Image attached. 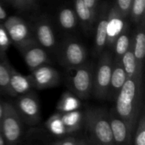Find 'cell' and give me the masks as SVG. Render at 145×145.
<instances>
[{
  "instance_id": "1",
  "label": "cell",
  "mask_w": 145,
  "mask_h": 145,
  "mask_svg": "<svg viewBox=\"0 0 145 145\" xmlns=\"http://www.w3.org/2000/svg\"><path fill=\"white\" fill-rule=\"evenodd\" d=\"M116 114L133 132L143 110V76L127 78L114 101Z\"/></svg>"
},
{
  "instance_id": "2",
  "label": "cell",
  "mask_w": 145,
  "mask_h": 145,
  "mask_svg": "<svg viewBox=\"0 0 145 145\" xmlns=\"http://www.w3.org/2000/svg\"><path fill=\"white\" fill-rule=\"evenodd\" d=\"M83 125L88 135V141L100 145H115L107 109L88 108L83 113Z\"/></svg>"
},
{
  "instance_id": "3",
  "label": "cell",
  "mask_w": 145,
  "mask_h": 145,
  "mask_svg": "<svg viewBox=\"0 0 145 145\" xmlns=\"http://www.w3.org/2000/svg\"><path fill=\"white\" fill-rule=\"evenodd\" d=\"M94 66V63L86 62L80 66L65 68V85L81 100H87L92 96Z\"/></svg>"
},
{
  "instance_id": "4",
  "label": "cell",
  "mask_w": 145,
  "mask_h": 145,
  "mask_svg": "<svg viewBox=\"0 0 145 145\" xmlns=\"http://www.w3.org/2000/svg\"><path fill=\"white\" fill-rule=\"evenodd\" d=\"M114 57L110 50H105L94 66L92 96L98 100H107Z\"/></svg>"
},
{
  "instance_id": "5",
  "label": "cell",
  "mask_w": 145,
  "mask_h": 145,
  "mask_svg": "<svg viewBox=\"0 0 145 145\" xmlns=\"http://www.w3.org/2000/svg\"><path fill=\"white\" fill-rule=\"evenodd\" d=\"M24 123L13 103L4 102V112L0 123V132L7 145H17L23 135Z\"/></svg>"
},
{
  "instance_id": "6",
  "label": "cell",
  "mask_w": 145,
  "mask_h": 145,
  "mask_svg": "<svg viewBox=\"0 0 145 145\" xmlns=\"http://www.w3.org/2000/svg\"><path fill=\"white\" fill-rule=\"evenodd\" d=\"M57 56L59 64L65 68H70L86 62L88 51L79 40L68 38L60 43Z\"/></svg>"
},
{
  "instance_id": "7",
  "label": "cell",
  "mask_w": 145,
  "mask_h": 145,
  "mask_svg": "<svg viewBox=\"0 0 145 145\" xmlns=\"http://www.w3.org/2000/svg\"><path fill=\"white\" fill-rule=\"evenodd\" d=\"M13 104L24 124L35 126L40 122V103L37 96L32 91L17 97Z\"/></svg>"
},
{
  "instance_id": "8",
  "label": "cell",
  "mask_w": 145,
  "mask_h": 145,
  "mask_svg": "<svg viewBox=\"0 0 145 145\" xmlns=\"http://www.w3.org/2000/svg\"><path fill=\"white\" fill-rule=\"evenodd\" d=\"M11 44L16 48L28 41L34 39L32 28L25 20L18 15H9L3 21Z\"/></svg>"
},
{
  "instance_id": "9",
  "label": "cell",
  "mask_w": 145,
  "mask_h": 145,
  "mask_svg": "<svg viewBox=\"0 0 145 145\" xmlns=\"http://www.w3.org/2000/svg\"><path fill=\"white\" fill-rule=\"evenodd\" d=\"M17 49L20 52L30 72L49 62L48 51L42 48L35 38L18 46Z\"/></svg>"
},
{
  "instance_id": "10",
  "label": "cell",
  "mask_w": 145,
  "mask_h": 145,
  "mask_svg": "<svg viewBox=\"0 0 145 145\" xmlns=\"http://www.w3.org/2000/svg\"><path fill=\"white\" fill-rule=\"evenodd\" d=\"M108 3H103L99 5L97 17L94 25V49L95 56H99L107 47V24L110 10Z\"/></svg>"
},
{
  "instance_id": "11",
  "label": "cell",
  "mask_w": 145,
  "mask_h": 145,
  "mask_svg": "<svg viewBox=\"0 0 145 145\" xmlns=\"http://www.w3.org/2000/svg\"><path fill=\"white\" fill-rule=\"evenodd\" d=\"M30 76L33 89L37 90H46L58 86L61 79L59 72L48 64H44L31 71Z\"/></svg>"
},
{
  "instance_id": "12",
  "label": "cell",
  "mask_w": 145,
  "mask_h": 145,
  "mask_svg": "<svg viewBox=\"0 0 145 145\" xmlns=\"http://www.w3.org/2000/svg\"><path fill=\"white\" fill-rule=\"evenodd\" d=\"M32 32L35 40L47 51H53L56 47V38L50 21L45 16L37 18L33 26Z\"/></svg>"
},
{
  "instance_id": "13",
  "label": "cell",
  "mask_w": 145,
  "mask_h": 145,
  "mask_svg": "<svg viewBox=\"0 0 145 145\" xmlns=\"http://www.w3.org/2000/svg\"><path fill=\"white\" fill-rule=\"evenodd\" d=\"M109 117L115 145H132L133 132L116 114L114 108L109 109Z\"/></svg>"
},
{
  "instance_id": "14",
  "label": "cell",
  "mask_w": 145,
  "mask_h": 145,
  "mask_svg": "<svg viewBox=\"0 0 145 145\" xmlns=\"http://www.w3.org/2000/svg\"><path fill=\"white\" fill-rule=\"evenodd\" d=\"M32 89L33 85L30 74L24 75L12 67L10 71L8 95L12 97H17L32 91Z\"/></svg>"
},
{
  "instance_id": "15",
  "label": "cell",
  "mask_w": 145,
  "mask_h": 145,
  "mask_svg": "<svg viewBox=\"0 0 145 145\" xmlns=\"http://www.w3.org/2000/svg\"><path fill=\"white\" fill-rule=\"evenodd\" d=\"M74 10L76 15L78 23L82 26L86 32L93 31L95 21L97 17V11L89 9L82 0H74Z\"/></svg>"
},
{
  "instance_id": "16",
  "label": "cell",
  "mask_w": 145,
  "mask_h": 145,
  "mask_svg": "<svg viewBox=\"0 0 145 145\" xmlns=\"http://www.w3.org/2000/svg\"><path fill=\"white\" fill-rule=\"evenodd\" d=\"M127 79V76L121 63V61L114 59L107 100L112 102L115 101L119 91H121V87L123 86Z\"/></svg>"
},
{
  "instance_id": "17",
  "label": "cell",
  "mask_w": 145,
  "mask_h": 145,
  "mask_svg": "<svg viewBox=\"0 0 145 145\" xmlns=\"http://www.w3.org/2000/svg\"><path fill=\"white\" fill-rule=\"evenodd\" d=\"M124 18L117 11V9L113 5L110 8L108 15V24H107V44L106 47L111 48L117 36L120 34L124 27L125 21Z\"/></svg>"
},
{
  "instance_id": "18",
  "label": "cell",
  "mask_w": 145,
  "mask_h": 145,
  "mask_svg": "<svg viewBox=\"0 0 145 145\" xmlns=\"http://www.w3.org/2000/svg\"><path fill=\"white\" fill-rule=\"evenodd\" d=\"M134 38H133V51L136 58L138 68L141 72L144 69V62L145 57V17L138 22Z\"/></svg>"
},
{
  "instance_id": "19",
  "label": "cell",
  "mask_w": 145,
  "mask_h": 145,
  "mask_svg": "<svg viewBox=\"0 0 145 145\" xmlns=\"http://www.w3.org/2000/svg\"><path fill=\"white\" fill-rule=\"evenodd\" d=\"M132 44H133V38L130 33L129 25L126 22L123 29L116 38L114 44L112 46L114 48V54H115V56H113L114 59L121 61L122 56L131 48Z\"/></svg>"
},
{
  "instance_id": "20",
  "label": "cell",
  "mask_w": 145,
  "mask_h": 145,
  "mask_svg": "<svg viewBox=\"0 0 145 145\" xmlns=\"http://www.w3.org/2000/svg\"><path fill=\"white\" fill-rule=\"evenodd\" d=\"M60 115L67 136L78 132L83 126V113L79 109L71 112L60 113Z\"/></svg>"
},
{
  "instance_id": "21",
  "label": "cell",
  "mask_w": 145,
  "mask_h": 145,
  "mask_svg": "<svg viewBox=\"0 0 145 145\" xmlns=\"http://www.w3.org/2000/svg\"><path fill=\"white\" fill-rule=\"evenodd\" d=\"M58 24L64 31L71 32L75 30L79 23L74 9L68 6L62 7L58 13Z\"/></svg>"
},
{
  "instance_id": "22",
  "label": "cell",
  "mask_w": 145,
  "mask_h": 145,
  "mask_svg": "<svg viewBox=\"0 0 145 145\" xmlns=\"http://www.w3.org/2000/svg\"><path fill=\"white\" fill-rule=\"evenodd\" d=\"M81 104V99L68 90L61 95L56 105V110L60 113L71 112L79 109Z\"/></svg>"
},
{
  "instance_id": "23",
  "label": "cell",
  "mask_w": 145,
  "mask_h": 145,
  "mask_svg": "<svg viewBox=\"0 0 145 145\" xmlns=\"http://www.w3.org/2000/svg\"><path fill=\"white\" fill-rule=\"evenodd\" d=\"M121 63L125 70L127 78L143 76V72H141L138 68L132 46L121 58Z\"/></svg>"
},
{
  "instance_id": "24",
  "label": "cell",
  "mask_w": 145,
  "mask_h": 145,
  "mask_svg": "<svg viewBox=\"0 0 145 145\" xmlns=\"http://www.w3.org/2000/svg\"><path fill=\"white\" fill-rule=\"evenodd\" d=\"M13 66L6 57V54L0 53V93L8 94L10 71Z\"/></svg>"
},
{
  "instance_id": "25",
  "label": "cell",
  "mask_w": 145,
  "mask_h": 145,
  "mask_svg": "<svg viewBox=\"0 0 145 145\" xmlns=\"http://www.w3.org/2000/svg\"><path fill=\"white\" fill-rule=\"evenodd\" d=\"M47 130L53 135L57 137H65L66 135V131L65 126L61 120V115L59 112L53 114L45 123Z\"/></svg>"
},
{
  "instance_id": "26",
  "label": "cell",
  "mask_w": 145,
  "mask_h": 145,
  "mask_svg": "<svg viewBox=\"0 0 145 145\" xmlns=\"http://www.w3.org/2000/svg\"><path fill=\"white\" fill-rule=\"evenodd\" d=\"M133 145H145V112L141 111L133 136Z\"/></svg>"
},
{
  "instance_id": "27",
  "label": "cell",
  "mask_w": 145,
  "mask_h": 145,
  "mask_svg": "<svg viewBox=\"0 0 145 145\" xmlns=\"http://www.w3.org/2000/svg\"><path fill=\"white\" fill-rule=\"evenodd\" d=\"M145 0H133L130 14L131 18L136 23H138L144 17Z\"/></svg>"
},
{
  "instance_id": "28",
  "label": "cell",
  "mask_w": 145,
  "mask_h": 145,
  "mask_svg": "<svg viewBox=\"0 0 145 145\" xmlns=\"http://www.w3.org/2000/svg\"><path fill=\"white\" fill-rule=\"evenodd\" d=\"M133 0H116L114 3L115 8L121 14V15L125 19L130 14V9L132 6Z\"/></svg>"
},
{
  "instance_id": "29",
  "label": "cell",
  "mask_w": 145,
  "mask_h": 145,
  "mask_svg": "<svg viewBox=\"0 0 145 145\" xmlns=\"http://www.w3.org/2000/svg\"><path fill=\"white\" fill-rule=\"evenodd\" d=\"M11 44L9 36L4 27V26L0 24V53L6 54L7 50Z\"/></svg>"
},
{
  "instance_id": "30",
  "label": "cell",
  "mask_w": 145,
  "mask_h": 145,
  "mask_svg": "<svg viewBox=\"0 0 145 145\" xmlns=\"http://www.w3.org/2000/svg\"><path fill=\"white\" fill-rule=\"evenodd\" d=\"M59 145H76L77 144V139L70 135V136L64 138L60 141H59Z\"/></svg>"
},
{
  "instance_id": "31",
  "label": "cell",
  "mask_w": 145,
  "mask_h": 145,
  "mask_svg": "<svg viewBox=\"0 0 145 145\" xmlns=\"http://www.w3.org/2000/svg\"><path fill=\"white\" fill-rule=\"evenodd\" d=\"M9 3L18 9H20V10L26 9L25 0H9Z\"/></svg>"
},
{
  "instance_id": "32",
  "label": "cell",
  "mask_w": 145,
  "mask_h": 145,
  "mask_svg": "<svg viewBox=\"0 0 145 145\" xmlns=\"http://www.w3.org/2000/svg\"><path fill=\"white\" fill-rule=\"evenodd\" d=\"M84 3L91 9L97 11L99 8V0H82Z\"/></svg>"
},
{
  "instance_id": "33",
  "label": "cell",
  "mask_w": 145,
  "mask_h": 145,
  "mask_svg": "<svg viewBox=\"0 0 145 145\" xmlns=\"http://www.w3.org/2000/svg\"><path fill=\"white\" fill-rule=\"evenodd\" d=\"M7 17H8L7 12L3 7V5L0 3V21H3Z\"/></svg>"
},
{
  "instance_id": "34",
  "label": "cell",
  "mask_w": 145,
  "mask_h": 145,
  "mask_svg": "<svg viewBox=\"0 0 145 145\" xmlns=\"http://www.w3.org/2000/svg\"><path fill=\"white\" fill-rule=\"evenodd\" d=\"M37 0H25V5H26V9H30L32 7L36 5Z\"/></svg>"
},
{
  "instance_id": "35",
  "label": "cell",
  "mask_w": 145,
  "mask_h": 145,
  "mask_svg": "<svg viewBox=\"0 0 145 145\" xmlns=\"http://www.w3.org/2000/svg\"><path fill=\"white\" fill-rule=\"evenodd\" d=\"M3 112H4V102L0 100V123L3 115Z\"/></svg>"
},
{
  "instance_id": "36",
  "label": "cell",
  "mask_w": 145,
  "mask_h": 145,
  "mask_svg": "<svg viewBox=\"0 0 145 145\" xmlns=\"http://www.w3.org/2000/svg\"><path fill=\"white\" fill-rule=\"evenodd\" d=\"M76 145H90L88 140L85 139H77V144Z\"/></svg>"
},
{
  "instance_id": "37",
  "label": "cell",
  "mask_w": 145,
  "mask_h": 145,
  "mask_svg": "<svg viewBox=\"0 0 145 145\" xmlns=\"http://www.w3.org/2000/svg\"><path fill=\"white\" fill-rule=\"evenodd\" d=\"M0 145H7L6 141H5V139H4V138H3V134L1 133V132H0Z\"/></svg>"
},
{
  "instance_id": "38",
  "label": "cell",
  "mask_w": 145,
  "mask_h": 145,
  "mask_svg": "<svg viewBox=\"0 0 145 145\" xmlns=\"http://www.w3.org/2000/svg\"><path fill=\"white\" fill-rule=\"evenodd\" d=\"M89 142V144L90 145H100V144H94V143H92V142H90V141H88Z\"/></svg>"
},
{
  "instance_id": "39",
  "label": "cell",
  "mask_w": 145,
  "mask_h": 145,
  "mask_svg": "<svg viewBox=\"0 0 145 145\" xmlns=\"http://www.w3.org/2000/svg\"><path fill=\"white\" fill-rule=\"evenodd\" d=\"M52 145H59V141H57V142H55V143H54Z\"/></svg>"
},
{
  "instance_id": "40",
  "label": "cell",
  "mask_w": 145,
  "mask_h": 145,
  "mask_svg": "<svg viewBox=\"0 0 145 145\" xmlns=\"http://www.w3.org/2000/svg\"><path fill=\"white\" fill-rule=\"evenodd\" d=\"M5 1H7V2H9V0H5Z\"/></svg>"
}]
</instances>
